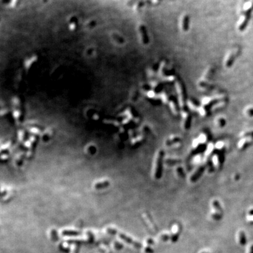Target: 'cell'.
<instances>
[{
  "label": "cell",
  "mask_w": 253,
  "mask_h": 253,
  "mask_svg": "<svg viewBox=\"0 0 253 253\" xmlns=\"http://www.w3.org/2000/svg\"><path fill=\"white\" fill-rule=\"evenodd\" d=\"M140 31H141V32L142 33V41H143V43H144V44H147V43L148 42V36H147V32H146V29H145V28L144 27H141L140 28Z\"/></svg>",
  "instance_id": "cell-4"
},
{
  "label": "cell",
  "mask_w": 253,
  "mask_h": 253,
  "mask_svg": "<svg viewBox=\"0 0 253 253\" xmlns=\"http://www.w3.org/2000/svg\"><path fill=\"white\" fill-rule=\"evenodd\" d=\"M249 253H253V245L251 247V248H250Z\"/></svg>",
  "instance_id": "cell-9"
},
{
  "label": "cell",
  "mask_w": 253,
  "mask_h": 253,
  "mask_svg": "<svg viewBox=\"0 0 253 253\" xmlns=\"http://www.w3.org/2000/svg\"><path fill=\"white\" fill-rule=\"evenodd\" d=\"M250 16V11L249 13L247 14L246 18H245V21H244V22H243V24H242V25H241V26H240V29H241V30L244 29V28H245V27L246 26V25H247V23L248 22V21H249Z\"/></svg>",
  "instance_id": "cell-7"
},
{
  "label": "cell",
  "mask_w": 253,
  "mask_h": 253,
  "mask_svg": "<svg viewBox=\"0 0 253 253\" xmlns=\"http://www.w3.org/2000/svg\"><path fill=\"white\" fill-rule=\"evenodd\" d=\"M13 190L6 186L0 185V198H9L12 195Z\"/></svg>",
  "instance_id": "cell-1"
},
{
  "label": "cell",
  "mask_w": 253,
  "mask_h": 253,
  "mask_svg": "<svg viewBox=\"0 0 253 253\" xmlns=\"http://www.w3.org/2000/svg\"><path fill=\"white\" fill-rule=\"evenodd\" d=\"M213 206L214 208H215L217 210H218V211H219V212H222V209H221L220 206V204L218 203V201H214V202L213 203Z\"/></svg>",
  "instance_id": "cell-8"
},
{
  "label": "cell",
  "mask_w": 253,
  "mask_h": 253,
  "mask_svg": "<svg viewBox=\"0 0 253 253\" xmlns=\"http://www.w3.org/2000/svg\"><path fill=\"white\" fill-rule=\"evenodd\" d=\"M164 155V154L161 152H160L159 157L158 159V162H157V170H156V176L157 177L159 178L161 175L162 172V157Z\"/></svg>",
  "instance_id": "cell-2"
},
{
  "label": "cell",
  "mask_w": 253,
  "mask_h": 253,
  "mask_svg": "<svg viewBox=\"0 0 253 253\" xmlns=\"http://www.w3.org/2000/svg\"><path fill=\"white\" fill-rule=\"evenodd\" d=\"M189 17L188 16H185L183 18V28L185 31H187L189 27Z\"/></svg>",
  "instance_id": "cell-5"
},
{
  "label": "cell",
  "mask_w": 253,
  "mask_h": 253,
  "mask_svg": "<svg viewBox=\"0 0 253 253\" xmlns=\"http://www.w3.org/2000/svg\"><path fill=\"white\" fill-rule=\"evenodd\" d=\"M238 237H239L240 244H241V245H245L247 243V240L244 232L242 231H240L239 233V235H238Z\"/></svg>",
  "instance_id": "cell-3"
},
{
  "label": "cell",
  "mask_w": 253,
  "mask_h": 253,
  "mask_svg": "<svg viewBox=\"0 0 253 253\" xmlns=\"http://www.w3.org/2000/svg\"><path fill=\"white\" fill-rule=\"evenodd\" d=\"M108 185H109V182H104L97 183V185H96L95 187L96 189H101L104 188L105 187H107Z\"/></svg>",
  "instance_id": "cell-6"
}]
</instances>
